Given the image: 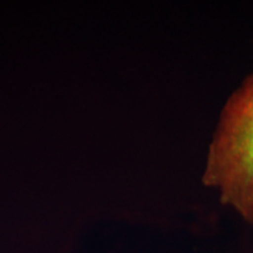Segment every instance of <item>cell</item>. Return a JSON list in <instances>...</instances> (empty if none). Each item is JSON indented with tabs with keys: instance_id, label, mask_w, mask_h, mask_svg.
<instances>
[{
	"instance_id": "7a4b0ae2",
	"label": "cell",
	"mask_w": 253,
	"mask_h": 253,
	"mask_svg": "<svg viewBox=\"0 0 253 253\" xmlns=\"http://www.w3.org/2000/svg\"><path fill=\"white\" fill-rule=\"evenodd\" d=\"M219 196L221 203L235 209L253 227V164Z\"/></svg>"
},
{
	"instance_id": "6da1fadb",
	"label": "cell",
	"mask_w": 253,
	"mask_h": 253,
	"mask_svg": "<svg viewBox=\"0 0 253 253\" xmlns=\"http://www.w3.org/2000/svg\"><path fill=\"white\" fill-rule=\"evenodd\" d=\"M253 164V73L229 97L209 147L203 184L220 191Z\"/></svg>"
}]
</instances>
